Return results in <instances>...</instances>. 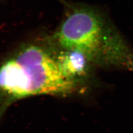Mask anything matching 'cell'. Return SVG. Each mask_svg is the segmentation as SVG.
I'll list each match as a JSON object with an SVG mask.
<instances>
[{"label":"cell","instance_id":"obj_3","mask_svg":"<svg viewBox=\"0 0 133 133\" xmlns=\"http://www.w3.org/2000/svg\"><path fill=\"white\" fill-rule=\"evenodd\" d=\"M52 51L64 76L85 87L93 77L95 66L89 58L76 49H54Z\"/></svg>","mask_w":133,"mask_h":133},{"label":"cell","instance_id":"obj_2","mask_svg":"<svg viewBox=\"0 0 133 133\" xmlns=\"http://www.w3.org/2000/svg\"><path fill=\"white\" fill-rule=\"evenodd\" d=\"M85 87L66 77L52 50L29 44L0 66V94L8 102L37 95L68 97Z\"/></svg>","mask_w":133,"mask_h":133},{"label":"cell","instance_id":"obj_1","mask_svg":"<svg viewBox=\"0 0 133 133\" xmlns=\"http://www.w3.org/2000/svg\"><path fill=\"white\" fill-rule=\"evenodd\" d=\"M54 49H76L95 66L133 70V50L105 15L79 6L66 15L52 37Z\"/></svg>","mask_w":133,"mask_h":133}]
</instances>
